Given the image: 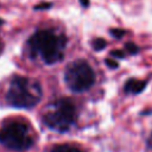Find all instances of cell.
<instances>
[{
    "instance_id": "6da1fadb",
    "label": "cell",
    "mask_w": 152,
    "mask_h": 152,
    "mask_svg": "<svg viewBox=\"0 0 152 152\" xmlns=\"http://www.w3.org/2000/svg\"><path fill=\"white\" fill-rule=\"evenodd\" d=\"M27 45L32 55L39 56L46 64H53L63 58L66 39L52 30H39L30 37Z\"/></svg>"
},
{
    "instance_id": "7a4b0ae2",
    "label": "cell",
    "mask_w": 152,
    "mask_h": 152,
    "mask_svg": "<svg viewBox=\"0 0 152 152\" xmlns=\"http://www.w3.org/2000/svg\"><path fill=\"white\" fill-rule=\"evenodd\" d=\"M42 99V87L38 81L28 77L15 76L11 80L6 100L15 108L34 107Z\"/></svg>"
},
{
    "instance_id": "3957f363",
    "label": "cell",
    "mask_w": 152,
    "mask_h": 152,
    "mask_svg": "<svg viewBox=\"0 0 152 152\" xmlns=\"http://www.w3.org/2000/svg\"><path fill=\"white\" fill-rule=\"evenodd\" d=\"M76 120V108L69 99H59L46 107L43 122L57 132H66Z\"/></svg>"
},
{
    "instance_id": "277c9868",
    "label": "cell",
    "mask_w": 152,
    "mask_h": 152,
    "mask_svg": "<svg viewBox=\"0 0 152 152\" xmlns=\"http://www.w3.org/2000/svg\"><path fill=\"white\" fill-rule=\"evenodd\" d=\"M34 142L30 127L23 121H10L0 129V144L13 151H24Z\"/></svg>"
},
{
    "instance_id": "5b68a950",
    "label": "cell",
    "mask_w": 152,
    "mask_h": 152,
    "mask_svg": "<svg viewBox=\"0 0 152 152\" xmlns=\"http://www.w3.org/2000/svg\"><path fill=\"white\" fill-rule=\"evenodd\" d=\"M64 81L69 89L75 93L88 90L95 82V74L86 61L70 63L64 72Z\"/></svg>"
},
{
    "instance_id": "8992f818",
    "label": "cell",
    "mask_w": 152,
    "mask_h": 152,
    "mask_svg": "<svg viewBox=\"0 0 152 152\" xmlns=\"http://www.w3.org/2000/svg\"><path fill=\"white\" fill-rule=\"evenodd\" d=\"M146 87V82L137 78H131L125 83V91L131 94H139Z\"/></svg>"
},
{
    "instance_id": "52a82bcc",
    "label": "cell",
    "mask_w": 152,
    "mask_h": 152,
    "mask_svg": "<svg viewBox=\"0 0 152 152\" xmlns=\"http://www.w3.org/2000/svg\"><path fill=\"white\" fill-rule=\"evenodd\" d=\"M51 152H82V151L76 146H72L69 144H62V145L55 146Z\"/></svg>"
},
{
    "instance_id": "ba28073f",
    "label": "cell",
    "mask_w": 152,
    "mask_h": 152,
    "mask_svg": "<svg viewBox=\"0 0 152 152\" xmlns=\"http://www.w3.org/2000/svg\"><path fill=\"white\" fill-rule=\"evenodd\" d=\"M106 45H107V42H106L104 39H102V38H96V39L93 42V48H94V50H96V51H100V50L104 49Z\"/></svg>"
},
{
    "instance_id": "9c48e42d",
    "label": "cell",
    "mask_w": 152,
    "mask_h": 152,
    "mask_svg": "<svg viewBox=\"0 0 152 152\" xmlns=\"http://www.w3.org/2000/svg\"><path fill=\"white\" fill-rule=\"evenodd\" d=\"M125 48H126V50H127L129 53H132V55H134V53H137V52L139 51V48H138V45H137V44H134V43H132V42H129V43H126Z\"/></svg>"
},
{
    "instance_id": "30bf717a",
    "label": "cell",
    "mask_w": 152,
    "mask_h": 152,
    "mask_svg": "<svg viewBox=\"0 0 152 152\" xmlns=\"http://www.w3.org/2000/svg\"><path fill=\"white\" fill-rule=\"evenodd\" d=\"M110 34L114 37V38H121L124 34H125V31L121 30V28H112L110 30Z\"/></svg>"
},
{
    "instance_id": "8fae6325",
    "label": "cell",
    "mask_w": 152,
    "mask_h": 152,
    "mask_svg": "<svg viewBox=\"0 0 152 152\" xmlns=\"http://www.w3.org/2000/svg\"><path fill=\"white\" fill-rule=\"evenodd\" d=\"M110 56L112 57H115V58H124L125 57V53L122 51H120V50H114V51L110 52Z\"/></svg>"
},
{
    "instance_id": "7c38bea8",
    "label": "cell",
    "mask_w": 152,
    "mask_h": 152,
    "mask_svg": "<svg viewBox=\"0 0 152 152\" xmlns=\"http://www.w3.org/2000/svg\"><path fill=\"white\" fill-rule=\"evenodd\" d=\"M106 64L109 66V68H112V69H116L118 66H119V64L115 62V61H113V59H110V58H108V59H106Z\"/></svg>"
},
{
    "instance_id": "4fadbf2b",
    "label": "cell",
    "mask_w": 152,
    "mask_h": 152,
    "mask_svg": "<svg viewBox=\"0 0 152 152\" xmlns=\"http://www.w3.org/2000/svg\"><path fill=\"white\" fill-rule=\"evenodd\" d=\"M51 7V4L49 2H44V4H40V5H37L34 6V10H48Z\"/></svg>"
},
{
    "instance_id": "5bb4252c",
    "label": "cell",
    "mask_w": 152,
    "mask_h": 152,
    "mask_svg": "<svg viewBox=\"0 0 152 152\" xmlns=\"http://www.w3.org/2000/svg\"><path fill=\"white\" fill-rule=\"evenodd\" d=\"M81 1V5L83 7H88L89 6V0H80Z\"/></svg>"
},
{
    "instance_id": "9a60e30c",
    "label": "cell",
    "mask_w": 152,
    "mask_h": 152,
    "mask_svg": "<svg viewBox=\"0 0 152 152\" xmlns=\"http://www.w3.org/2000/svg\"><path fill=\"white\" fill-rule=\"evenodd\" d=\"M2 51H4V42H2V39L0 38V55L2 53Z\"/></svg>"
},
{
    "instance_id": "2e32d148",
    "label": "cell",
    "mask_w": 152,
    "mask_h": 152,
    "mask_svg": "<svg viewBox=\"0 0 152 152\" xmlns=\"http://www.w3.org/2000/svg\"><path fill=\"white\" fill-rule=\"evenodd\" d=\"M2 24H4V20H2L1 18H0V25H2Z\"/></svg>"
}]
</instances>
